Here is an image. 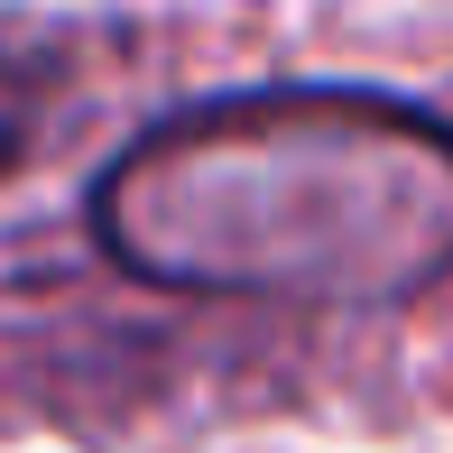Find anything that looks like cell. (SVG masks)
Returning <instances> with one entry per match:
<instances>
[{"mask_svg":"<svg viewBox=\"0 0 453 453\" xmlns=\"http://www.w3.org/2000/svg\"><path fill=\"white\" fill-rule=\"evenodd\" d=\"M120 278L241 305H417L453 278V120L380 84L157 111L84 195Z\"/></svg>","mask_w":453,"mask_h":453,"instance_id":"6da1fadb","label":"cell"},{"mask_svg":"<svg viewBox=\"0 0 453 453\" xmlns=\"http://www.w3.org/2000/svg\"><path fill=\"white\" fill-rule=\"evenodd\" d=\"M37 130H47V74L19 47H0V176L37 149Z\"/></svg>","mask_w":453,"mask_h":453,"instance_id":"7a4b0ae2","label":"cell"}]
</instances>
